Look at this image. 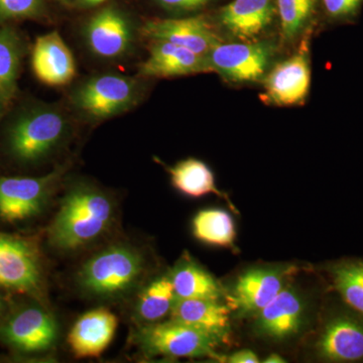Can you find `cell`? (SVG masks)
<instances>
[{"mask_svg":"<svg viewBox=\"0 0 363 363\" xmlns=\"http://www.w3.org/2000/svg\"><path fill=\"white\" fill-rule=\"evenodd\" d=\"M116 214L111 196L87 182H77L62 198L48 230L49 243L60 252L82 250L108 233Z\"/></svg>","mask_w":363,"mask_h":363,"instance_id":"1","label":"cell"},{"mask_svg":"<svg viewBox=\"0 0 363 363\" xmlns=\"http://www.w3.org/2000/svg\"><path fill=\"white\" fill-rule=\"evenodd\" d=\"M70 131V119L58 105L30 104L21 108L7 126V152L20 164H37L54 155Z\"/></svg>","mask_w":363,"mask_h":363,"instance_id":"2","label":"cell"},{"mask_svg":"<svg viewBox=\"0 0 363 363\" xmlns=\"http://www.w3.org/2000/svg\"><path fill=\"white\" fill-rule=\"evenodd\" d=\"M143 253L125 243H116L86 260L77 272V283L92 297L112 300L130 293L143 279Z\"/></svg>","mask_w":363,"mask_h":363,"instance_id":"3","label":"cell"},{"mask_svg":"<svg viewBox=\"0 0 363 363\" xmlns=\"http://www.w3.org/2000/svg\"><path fill=\"white\" fill-rule=\"evenodd\" d=\"M145 80L118 73L94 74L70 94L74 111L92 123L108 121L135 108L145 96Z\"/></svg>","mask_w":363,"mask_h":363,"instance_id":"4","label":"cell"},{"mask_svg":"<svg viewBox=\"0 0 363 363\" xmlns=\"http://www.w3.org/2000/svg\"><path fill=\"white\" fill-rule=\"evenodd\" d=\"M140 28L116 6L100 9L83 25L81 37L88 51L105 62L121 61L135 51Z\"/></svg>","mask_w":363,"mask_h":363,"instance_id":"5","label":"cell"},{"mask_svg":"<svg viewBox=\"0 0 363 363\" xmlns=\"http://www.w3.org/2000/svg\"><path fill=\"white\" fill-rule=\"evenodd\" d=\"M65 171L58 167L40 177H0V220L18 224L40 216Z\"/></svg>","mask_w":363,"mask_h":363,"instance_id":"6","label":"cell"},{"mask_svg":"<svg viewBox=\"0 0 363 363\" xmlns=\"http://www.w3.org/2000/svg\"><path fill=\"white\" fill-rule=\"evenodd\" d=\"M135 341L150 357L172 358H218L216 341L194 328L169 319L166 322L145 324L135 334Z\"/></svg>","mask_w":363,"mask_h":363,"instance_id":"7","label":"cell"},{"mask_svg":"<svg viewBox=\"0 0 363 363\" xmlns=\"http://www.w3.org/2000/svg\"><path fill=\"white\" fill-rule=\"evenodd\" d=\"M44 286L37 245L28 238L0 233V288L39 295Z\"/></svg>","mask_w":363,"mask_h":363,"instance_id":"8","label":"cell"},{"mask_svg":"<svg viewBox=\"0 0 363 363\" xmlns=\"http://www.w3.org/2000/svg\"><path fill=\"white\" fill-rule=\"evenodd\" d=\"M269 42H219L207 55L210 72L231 82H252L266 73L274 55Z\"/></svg>","mask_w":363,"mask_h":363,"instance_id":"9","label":"cell"},{"mask_svg":"<svg viewBox=\"0 0 363 363\" xmlns=\"http://www.w3.org/2000/svg\"><path fill=\"white\" fill-rule=\"evenodd\" d=\"M56 320L39 306H28L14 312L0 326V340L25 354L45 352L58 339Z\"/></svg>","mask_w":363,"mask_h":363,"instance_id":"10","label":"cell"},{"mask_svg":"<svg viewBox=\"0 0 363 363\" xmlns=\"http://www.w3.org/2000/svg\"><path fill=\"white\" fill-rule=\"evenodd\" d=\"M339 310L327 320L316 344L318 355L330 362H363V314Z\"/></svg>","mask_w":363,"mask_h":363,"instance_id":"11","label":"cell"},{"mask_svg":"<svg viewBox=\"0 0 363 363\" xmlns=\"http://www.w3.org/2000/svg\"><path fill=\"white\" fill-rule=\"evenodd\" d=\"M30 67L38 81L49 87H65L77 76L75 57L57 30L35 39L30 52Z\"/></svg>","mask_w":363,"mask_h":363,"instance_id":"12","label":"cell"},{"mask_svg":"<svg viewBox=\"0 0 363 363\" xmlns=\"http://www.w3.org/2000/svg\"><path fill=\"white\" fill-rule=\"evenodd\" d=\"M140 35L149 40H164L186 48L206 58L215 45L221 42L202 16L152 20L143 23Z\"/></svg>","mask_w":363,"mask_h":363,"instance_id":"13","label":"cell"},{"mask_svg":"<svg viewBox=\"0 0 363 363\" xmlns=\"http://www.w3.org/2000/svg\"><path fill=\"white\" fill-rule=\"evenodd\" d=\"M311 68L308 50L296 52L281 62L264 80L262 99L277 106H293L302 104L309 93Z\"/></svg>","mask_w":363,"mask_h":363,"instance_id":"14","label":"cell"},{"mask_svg":"<svg viewBox=\"0 0 363 363\" xmlns=\"http://www.w3.org/2000/svg\"><path fill=\"white\" fill-rule=\"evenodd\" d=\"M295 269H252L243 272L228 296L229 305L242 314H255L264 309L288 286Z\"/></svg>","mask_w":363,"mask_h":363,"instance_id":"15","label":"cell"},{"mask_svg":"<svg viewBox=\"0 0 363 363\" xmlns=\"http://www.w3.org/2000/svg\"><path fill=\"white\" fill-rule=\"evenodd\" d=\"M150 43L149 56L138 66L140 77L173 78L210 72L205 57L164 40Z\"/></svg>","mask_w":363,"mask_h":363,"instance_id":"16","label":"cell"},{"mask_svg":"<svg viewBox=\"0 0 363 363\" xmlns=\"http://www.w3.org/2000/svg\"><path fill=\"white\" fill-rule=\"evenodd\" d=\"M118 326V319L106 308H96L79 317L69 332L71 352L76 358L99 357L107 350Z\"/></svg>","mask_w":363,"mask_h":363,"instance_id":"17","label":"cell"},{"mask_svg":"<svg viewBox=\"0 0 363 363\" xmlns=\"http://www.w3.org/2000/svg\"><path fill=\"white\" fill-rule=\"evenodd\" d=\"M257 316L255 327L262 335L278 340L291 337L304 322V298L295 289L286 286Z\"/></svg>","mask_w":363,"mask_h":363,"instance_id":"18","label":"cell"},{"mask_svg":"<svg viewBox=\"0 0 363 363\" xmlns=\"http://www.w3.org/2000/svg\"><path fill=\"white\" fill-rule=\"evenodd\" d=\"M227 306L218 300L176 298L171 320L203 332L217 343L226 341L230 331V318Z\"/></svg>","mask_w":363,"mask_h":363,"instance_id":"19","label":"cell"},{"mask_svg":"<svg viewBox=\"0 0 363 363\" xmlns=\"http://www.w3.org/2000/svg\"><path fill=\"white\" fill-rule=\"evenodd\" d=\"M272 16V0H233L222 9L220 21L236 37L250 40L266 30Z\"/></svg>","mask_w":363,"mask_h":363,"instance_id":"20","label":"cell"},{"mask_svg":"<svg viewBox=\"0 0 363 363\" xmlns=\"http://www.w3.org/2000/svg\"><path fill=\"white\" fill-rule=\"evenodd\" d=\"M177 298L220 300L221 286L197 262L184 255L169 274Z\"/></svg>","mask_w":363,"mask_h":363,"instance_id":"21","label":"cell"},{"mask_svg":"<svg viewBox=\"0 0 363 363\" xmlns=\"http://www.w3.org/2000/svg\"><path fill=\"white\" fill-rule=\"evenodd\" d=\"M26 48L21 33L13 26L0 28V96L9 105L18 92L21 63Z\"/></svg>","mask_w":363,"mask_h":363,"instance_id":"22","label":"cell"},{"mask_svg":"<svg viewBox=\"0 0 363 363\" xmlns=\"http://www.w3.org/2000/svg\"><path fill=\"white\" fill-rule=\"evenodd\" d=\"M172 185L182 194L201 198L209 194L222 196L215 185L213 172L200 160H183L168 169Z\"/></svg>","mask_w":363,"mask_h":363,"instance_id":"23","label":"cell"},{"mask_svg":"<svg viewBox=\"0 0 363 363\" xmlns=\"http://www.w3.org/2000/svg\"><path fill=\"white\" fill-rule=\"evenodd\" d=\"M176 294L169 276L160 277L143 289L136 298L135 316L145 324L161 322L171 314Z\"/></svg>","mask_w":363,"mask_h":363,"instance_id":"24","label":"cell"},{"mask_svg":"<svg viewBox=\"0 0 363 363\" xmlns=\"http://www.w3.org/2000/svg\"><path fill=\"white\" fill-rule=\"evenodd\" d=\"M192 225L195 238L206 245L231 247L235 240L233 217L223 210H202L193 219Z\"/></svg>","mask_w":363,"mask_h":363,"instance_id":"25","label":"cell"},{"mask_svg":"<svg viewBox=\"0 0 363 363\" xmlns=\"http://www.w3.org/2000/svg\"><path fill=\"white\" fill-rule=\"evenodd\" d=\"M329 272L344 303L363 314V260H342L330 267Z\"/></svg>","mask_w":363,"mask_h":363,"instance_id":"26","label":"cell"},{"mask_svg":"<svg viewBox=\"0 0 363 363\" xmlns=\"http://www.w3.org/2000/svg\"><path fill=\"white\" fill-rule=\"evenodd\" d=\"M317 0H277L281 33L286 40L296 39L314 13Z\"/></svg>","mask_w":363,"mask_h":363,"instance_id":"27","label":"cell"},{"mask_svg":"<svg viewBox=\"0 0 363 363\" xmlns=\"http://www.w3.org/2000/svg\"><path fill=\"white\" fill-rule=\"evenodd\" d=\"M45 14V0H0V26L13 21L40 20Z\"/></svg>","mask_w":363,"mask_h":363,"instance_id":"28","label":"cell"},{"mask_svg":"<svg viewBox=\"0 0 363 363\" xmlns=\"http://www.w3.org/2000/svg\"><path fill=\"white\" fill-rule=\"evenodd\" d=\"M325 13L333 21H348L359 11L363 0H322Z\"/></svg>","mask_w":363,"mask_h":363,"instance_id":"29","label":"cell"},{"mask_svg":"<svg viewBox=\"0 0 363 363\" xmlns=\"http://www.w3.org/2000/svg\"><path fill=\"white\" fill-rule=\"evenodd\" d=\"M211 1L212 0H155L157 6L164 11L177 14L194 13Z\"/></svg>","mask_w":363,"mask_h":363,"instance_id":"30","label":"cell"},{"mask_svg":"<svg viewBox=\"0 0 363 363\" xmlns=\"http://www.w3.org/2000/svg\"><path fill=\"white\" fill-rule=\"evenodd\" d=\"M231 363H257L259 358L252 350H240L227 358Z\"/></svg>","mask_w":363,"mask_h":363,"instance_id":"31","label":"cell"},{"mask_svg":"<svg viewBox=\"0 0 363 363\" xmlns=\"http://www.w3.org/2000/svg\"><path fill=\"white\" fill-rule=\"evenodd\" d=\"M106 0H77L78 6L83 9H90L104 4Z\"/></svg>","mask_w":363,"mask_h":363,"instance_id":"32","label":"cell"},{"mask_svg":"<svg viewBox=\"0 0 363 363\" xmlns=\"http://www.w3.org/2000/svg\"><path fill=\"white\" fill-rule=\"evenodd\" d=\"M264 362L266 363H284L286 360L283 357H279L278 354H272L269 357L266 358Z\"/></svg>","mask_w":363,"mask_h":363,"instance_id":"33","label":"cell"},{"mask_svg":"<svg viewBox=\"0 0 363 363\" xmlns=\"http://www.w3.org/2000/svg\"><path fill=\"white\" fill-rule=\"evenodd\" d=\"M6 106L7 104H6V101H4V98L0 96V116L4 114V109H6Z\"/></svg>","mask_w":363,"mask_h":363,"instance_id":"34","label":"cell"},{"mask_svg":"<svg viewBox=\"0 0 363 363\" xmlns=\"http://www.w3.org/2000/svg\"><path fill=\"white\" fill-rule=\"evenodd\" d=\"M4 311V302L2 300L1 297H0V316H1L2 313Z\"/></svg>","mask_w":363,"mask_h":363,"instance_id":"35","label":"cell"},{"mask_svg":"<svg viewBox=\"0 0 363 363\" xmlns=\"http://www.w3.org/2000/svg\"><path fill=\"white\" fill-rule=\"evenodd\" d=\"M60 2H68L69 0H58Z\"/></svg>","mask_w":363,"mask_h":363,"instance_id":"36","label":"cell"},{"mask_svg":"<svg viewBox=\"0 0 363 363\" xmlns=\"http://www.w3.org/2000/svg\"><path fill=\"white\" fill-rule=\"evenodd\" d=\"M0 118H1V116H0Z\"/></svg>","mask_w":363,"mask_h":363,"instance_id":"37","label":"cell"}]
</instances>
